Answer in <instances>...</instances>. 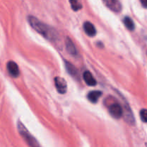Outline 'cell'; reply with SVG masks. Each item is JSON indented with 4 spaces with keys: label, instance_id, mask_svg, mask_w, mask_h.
<instances>
[{
    "label": "cell",
    "instance_id": "obj_1",
    "mask_svg": "<svg viewBox=\"0 0 147 147\" xmlns=\"http://www.w3.org/2000/svg\"><path fill=\"white\" fill-rule=\"evenodd\" d=\"M28 22L30 26L37 32L39 34L42 35L45 38L51 42H55L59 40V35L55 28L51 26L42 22L33 16H29Z\"/></svg>",
    "mask_w": 147,
    "mask_h": 147
},
{
    "label": "cell",
    "instance_id": "obj_2",
    "mask_svg": "<svg viewBox=\"0 0 147 147\" xmlns=\"http://www.w3.org/2000/svg\"><path fill=\"white\" fill-rule=\"evenodd\" d=\"M17 128H18L19 133L21 135V136L22 137L23 139L25 141V142L27 143L29 146L41 147L38 141H37V139L29 132L28 130L24 126V124L21 122V121L19 120L18 122H17Z\"/></svg>",
    "mask_w": 147,
    "mask_h": 147
},
{
    "label": "cell",
    "instance_id": "obj_3",
    "mask_svg": "<svg viewBox=\"0 0 147 147\" xmlns=\"http://www.w3.org/2000/svg\"><path fill=\"white\" fill-rule=\"evenodd\" d=\"M109 111L111 115L116 119L120 118L123 114V109L118 102H114L109 105Z\"/></svg>",
    "mask_w": 147,
    "mask_h": 147
},
{
    "label": "cell",
    "instance_id": "obj_4",
    "mask_svg": "<svg viewBox=\"0 0 147 147\" xmlns=\"http://www.w3.org/2000/svg\"><path fill=\"white\" fill-rule=\"evenodd\" d=\"M55 85L57 89V92L60 94L66 93L67 89V82L65 79L60 77V76H56L55 78Z\"/></svg>",
    "mask_w": 147,
    "mask_h": 147
},
{
    "label": "cell",
    "instance_id": "obj_5",
    "mask_svg": "<svg viewBox=\"0 0 147 147\" xmlns=\"http://www.w3.org/2000/svg\"><path fill=\"white\" fill-rule=\"evenodd\" d=\"M123 109V116L124 118V120L129 124V125H134L135 124V118L134 117L132 111L131 110L130 107L129 106L127 103H125L124 108Z\"/></svg>",
    "mask_w": 147,
    "mask_h": 147
},
{
    "label": "cell",
    "instance_id": "obj_6",
    "mask_svg": "<svg viewBox=\"0 0 147 147\" xmlns=\"http://www.w3.org/2000/svg\"><path fill=\"white\" fill-rule=\"evenodd\" d=\"M106 7L115 12H119L121 11V4L119 0H102Z\"/></svg>",
    "mask_w": 147,
    "mask_h": 147
},
{
    "label": "cell",
    "instance_id": "obj_7",
    "mask_svg": "<svg viewBox=\"0 0 147 147\" xmlns=\"http://www.w3.org/2000/svg\"><path fill=\"white\" fill-rule=\"evenodd\" d=\"M8 72L12 77L17 78L20 75V69L17 63L13 61H9L7 64Z\"/></svg>",
    "mask_w": 147,
    "mask_h": 147
},
{
    "label": "cell",
    "instance_id": "obj_8",
    "mask_svg": "<svg viewBox=\"0 0 147 147\" xmlns=\"http://www.w3.org/2000/svg\"><path fill=\"white\" fill-rule=\"evenodd\" d=\"M65 68L67 71L68 72L69 74L71 75L73 78H76V79H79V72L78 70L76 69V66L73 64H72L70 62L65 61Z\"/></svg>",
    "mask_w": 147,
    "mask_h": 147
},
{
    "label": "cell",
    "instance_id": "obj_9",
    "mask_svg": "<svg viewBox=\"0 0 147 147\" xmlns=\"http://www.w3.org/2000/svg\"><path fill=\"white\" fill-rule=\"evenodd\" d=\"M83 77L85 82H86L88 86H93L96 85V83H97V82H96V79H95L94 76H93V74H92L89 71H86L83 73Z\"/></svg>",
    "mask_w": 147,
    "mask_h": 147
},
{
    "label": "cell",
    "instance_id": "obj_10",
    "mask_svg": "<svg viewBox=\"0 0 147 147\" xmlns=\"http://www.w3.org/2000/svg\"><path fill=\"white\" fill-rule=\"evenodd\" d=\"M83 29H84L85 33L90 37H93L96 35V27L90 22H86L83 24Z\"/></svg>",
    "mask_w": 147,
    "mask_h": 147
},
{
    "label": "cell",
    "instance_id": "obj_11",
    "mask_svg": "<svg viewBox=\"0 0 147 147\" xmlns=\"http://www.w3.org/2000/svg\"><path fill=\"white\" fill-rule=\"evenodd\" d=\"M65 46H66V49H67V52H68L70 55H72V56H77L78 55L77 49H76L74 43H73V42L72 41V40L70 38V37H67V39H66Z\"/></svg>",
    "mask_w": 147,
    "mask_h": 147
},
{
    "label": "cell",
    "instance_id": "obj_12",
    "mask_svg": "<svg viewBox=\"0 0 147 147\" xmlns=\"http://www.w3.org/2000/svg\"><path fill=\"white\" fill-rule=\"evenodd\" d=\"M102 95V92L100 91H91L87 95L88 100L92 103H96L100 96Z\"/></svg>",
    "mask_w": 147,
    "mask_h": 147
},
{
    "label": "cell",
    "instance_id": "obj_13",
    "mask_svg": "<svg viewBox=\"0 0 147 147\" xmlns=\"http://www.w3.org/2000/svg\"><path fill=\"white\" fill-rule=\"evenodd\" d=\"M73 11H78L83 7L81 0H69Z\"/></svg>",
    "mask_w": 147,
    "mask_h": 147
},
{
    "label": "cell",
    "instance_id": "obj_14",
    "mask_svg": "<svg viewBox=\"0 0 147 147\" xmlns=\"http://www.w3.org/2000/svg\"><path fill=\"white\" fill-rule=\"evenodd\" d=\"M123 23L126 28L129 30H134L135 29V24L133 20L129 17H125L123 19Z\"/></svg>",
    "mask_w": 147,
    "mask_h": 147
},
{
    "label": "cell",
    "instance_id": "obj_15",
    "mask_svg": "<svg viewBox=\"0 0 147 147\" xmlns=\"http://www.w3.org/2000/svg\"><path fill=\"white\" fill-rule=\"evenodd\" d=\"M140 118L144 122H147V110L142 109L140 111Z\"/></svg>",
    "mask_w": 147,
    "mask_h": 147
},
{
    "label": "cell",
    "instance_id": "obj_16",
    "mask_svg": "<svg viewBox=\"0 0 147 147\" xmlns=\"http://www.w3.org/2000/svg\"><path fill=\"white\" fill-rule=\"evenodd\" d=\"M141 3H142V6H143L144 8L147 9V0H140Z\"/></svg>",
    "mask_w": 147,
    "mask_h": 147
}]
</instances>
